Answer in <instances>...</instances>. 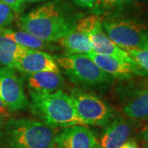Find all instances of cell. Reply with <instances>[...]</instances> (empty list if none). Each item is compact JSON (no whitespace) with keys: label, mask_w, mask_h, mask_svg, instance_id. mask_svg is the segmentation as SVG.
Returning a JSON list of instances; mask_svg holds the SVG:
<instances>
[{"label":"cell","mask_w":148,"mask_h":148,"mask_svg":"<svg viewBox=\"0 0 148 148\" xmlns=\"http://www.w3.org/2000/svg\"><path fill=\"white\" fill-rule=\"evenodd\" d=\"M79 18L61 0H53L22 15L19 26L22 31L51 43L72 32Z\"/></svg>","instance_id":"obj_1"},{"label":"cell","mask_w":148,"mask_h":148,"mask_svg":"<svg viewBox=\"0 0 148 148\" xmlns=\"http://www.w3.org/2000/svg\"><path fill=\"white\" fill-rule=\"evenodd\" d=\"M55 128L32 119H9L0 138L4 148H54Z\"/></svg>","instance_id":"obj_2"},{"label":"cell","mask_w":148,"mask_h":148,"mask_svg":"<svg viewBox=\"0 0 148 148\" xmlns=\"http://www.w3.org/2000/svg\"><path fill=\"white\" fill-rule=\"evenodd\" d=\"M32 113L49 126L66 127L74 125L87 126L77 114L73 101L61 90L52 93H38L30 90Z\"/></svg>","instance_id":"obj_3"},{"label":"cell","mask_w":148,"mask_h":148,"mask_svg":"<svg viewBox=\"0 0 148 148\" xmlns=\"http://www.w3.org/2000/svg\"><path fill=\"white\" fill-rule=\"evenodd\" d=\"M102 27L107 36L123 50L145 49L148 27L142 21L114 14L103 18Z\"/></svg>","instance_id":"obj_4"},{"label":"cell","mask_w":148,"mask_h":148,"mask_svg":"<svg viewBox=\"0 0 148 148\" xmlns=\"http://www.w3.org/2000/svg\"><path fill=\"white\" fill-rule=\"evenodd\" d=\"M55 61L70 81L86 86H98L110 83L113 77L105 73L86 54H66Z\"/></svg>","instance_id":"obj_5"},{"label":"cell","mask_w":148,"mask_h":148,"mask_svg":"<svg viewBox=\"0 0 148 148\" xmlns=\"http://www.w3.org/2000/svg\"><path fill=\"white\" fill-rule=\"evenodd\" d=\"M70 97L77 114L86 125L106 127L115 118L114 109L92 93L74 89Z\"/></svg>","instance_id":"obj_6"},{"label":"cell","mask_w":148,"mask_h":148,"mask_svg":"<svg viewBox=\"0 0 148 148\" xmlns=\"http://www.w3.org/2000/svg\"><path fill=\"white\" fill-rule=\"evenodd\" d=\"M103 18L99 14L81 17L76 26L88 35L93 52L121 59H131L127 51L119 47L107 36L102 27Z\"/></svg>","instance_id":"obj_7"},{"label":"cell","mask_w":148,"mask_h":148,"mask_svg":"<svg viewBox=\"0 0 148 148\" xmlns=\"http://www.w3.org/2000/svg\"><path fill=\"white\" fill-rule=\"evenodd\" d=\"M0 99L9 111L25 110L29 106L22 80L12 69L0 67Z\"/></svg>","instance_id":"obj_8"},{"label":"cell","mask_w":148,"mask_h":148,"mask_svg":"<svg viewBox=\"0 0 148 148\" xmlns=\"http://www.w3.org/2000/svg\"><path fill=\"white\" fill-rule=\"evenodd\" d=\"M86 55L105 73L113 77L121 80L131 79L134 77H145L147 73L138 64L131 59H121L96 53L93 51L86 53Z\"/></svg>","instance_id":"obj_9"},{"label":"cell","mask_w":148,"mask_h":148,"mask_svg":"<svg viewBox=\"0 0 148 148\" xmlns=\"http://www.w3.org/2000/svg\"><path fill=\"white\" fill-rule=\"evenodd\" d=\"M54 148H100L93 132L84 125L64 127L56 134Z\"/></svg>","instance_id":"obj_10"},{"label":"cell","mask_w":148,"mask_h":148,"mask_svg":"<svg viewBox=\"0 0 148 148\" xmlns=\"http://www.w3.org/2000/svg\"><path fill=\"white\" fill-rule=\"evenodd\" d=\"M15 69L23 74L40 72H60L59 67L50 54L40 50L30 49L16 60Z\"/></svg>","instance_id":"obj_11"},{"label":"cell","mask_w":148,"mask_h":148,"mask_svg":"<svg viewBox=\"0 0 148 148\" xmlns=\"http://www.w3.org/2000/svg\"><path fill=\"white\" fill-rule=\"evenodd\" d=\"M134 131L133 123L122 116L115 117L106 127L99 142L100 148H120L131 138Z\"/></svg>","instance_id":"obj_12"},{"label":"cell","mask_w":148,"mask_h":148,"mask_svg":"<svg viewBox=\"0 0 148 148\" xmlns=\"http://www.w3.org/2000/svg\"><path fill=\"white\" fill-rule=\"evenodd\" d=\"M30 90L38 93H52L60 89L64 79L60 72H40L24 74Z\"/></svg>","instance_id":"obj_13"},{"label":"cell","mask_w":148,"mask_h":148,"mask_svg":"<svg viewBox=\"0 0 148 148\" xmlns=\"http://www.w3.org/2000/svg\"><path fill=\"white\" fill-rule=\"evenodd\" d=\"M122 112L131 119H148V88L133 90L122 106Z\"/></svg>","instance_id":"obj_14"},{"label":"cell","mask_w":148,"mask_h":148,"mask_svg":"<svg viewBox=\"0 0 148 148\" xmlns=\"http://www.w3.org/2000/svg\"><path fill=\"white\" fill-rule=\"evenodd\" d=\"M58 42L67 54H86L92 51L88 35L77 26L68 35L61 38Z\"/></svg>","instance_id":"obj_15"},{"label":"cell","mask_w":148,"mask_h":148,"mask_svg":"<svg viewBox=\"0 0 148 148\" xmlns=\"http://www.w3.org/2000/svg\"><path fill=\"white\" fill-rule=\"evenodd\" d=\"M0 34L12 40L23 47L32 50H53L55 47L50 42H46L24 31H12L10 29H0Z\"/></svg>","instance_id":"obj_16"},{"label":"cell","mask_w":148,"mask_h":148,"mask_svg":"<svg viewBox=\"0 0 148 148\" xmlns=\"http://www.w3.org/2000/svg\"><path fill=\"white\" fill-rule=\"evenodd\" d=\"M29 50L0 34V64L2 67L15 69L16 60Z\"/></svg>","instance_id":"obj_17"},{"label":"cell","mask_w":148,"mask_h":148,"mask_svg":"<svg viewBox=\"0 0 148 148\" xmlns=\"http://www.w3.org/2000/svg\"><path fill=\"white\" fill-rule=\"evenodd\" d=\"M134 0H97L93 8L95 13L101 15V13L104 12L121 8L131 3Z\"/></svg>","instance_id":"obj_18"},{"label":"cell","mask_w":148,"mask_h":148,"mask_svg":"<svg viewBox=\"0 0 148 148\" xmlns=\"http://www.w3.org/2000/svg\"><path fill=\"white\" fill-rule=\"evenodd\" d=\"M134 62L148 75V49H139L127 51Z\"/></svg>","instance_id":"obj_19"},{"label":"cell","mask_w":148,"mask_h":148,"mask_svg":"<svg viewBox=\"0 0 148 148\" xmlns=\"http://www.w3.org/2000/svg\"><path fill=\"white\" fill-rule=\"evenodd\" d=\"M14 19V12L10 7L0 1V29L11 24Z\"/></svg>","instance_id":"obj_20"},{"label":"cell","mask_w":148,"mask_h":148,"mask_svg":"<svg viewBox=\"0 0 148 148\" xmlns=\"http://www.w3.org/2000/svg\"><path fill=\"white\" fill-rule=\"evenodd\" d=\"M3 2L7 5H8L15 13L21 12L25 8L24 0H0Z\"/></svg>","instance_id":"obj_21"},{"label":"cell","mask_w":148,"mask_h":148,"mask_svg":"<svg viewBox=\"0 0 148 148\" xmlns=\"http://www.w3.org/2000/svg\"><path fill=\"white\" fill-rule=\"evenodd\" d=\"M137 138L139 141L143 142V143H148V123H147L139 131Z\"/></svg>","instance_id":"obj_22"},{"label":"cell","mask_w":148,"mask_h":148,"mask_svg":"<svg viewBox=\"0 0 148 148\" xmlns=\"http://www.w3.org/2000/svg\"><path fill=\"white\" fill-rule=\"evenodd\" d=\"M97 0H73L74 3L82 8H93Z\"/></svg>","instance_id":"obj_23"},{"label":"cell","mask_w":148,"mask_h":148,"mask_svg":"<svg viewBox=\"0 0 148 148\" xmlns=\"http://www.w3.org/2000/svg\"><path fill=\"white\" fill-rule=\"evenodd\" d=\"M120 148H139L138 142L134 138H130L128 139L127 142L123 143Z\"/></svg>","instance_id":"obj_24"},{"label":"cell","mask_w":148,"mask_h":148,"mask_svg":"<svg viewBox=\"0 0 148 148\" xmlns=\"http://www.w3.org/2000/svg\"><path fill=\"white\" fill-rule=\"evenodd\" d=\"M0 116L5 119L9 117V110L1 99H0Z\"/></svg>","instance_id":"obj_25"},{"label":"cell","mask_w":148,"mask_h":148,"mask_svg":"<svg viewBox=\"0 0 148 148\" xmlns=\"http://www.w3.org/2000/svg\"><path fill=\"white\" fill-rule=\"evenodd\" d=\"M5 118L0 116V138H1L2 133H3V127L5 125Z\"/></svg>","instance_id":"obj_26"},{"label":"cell","mask_w":148,"mask_h":148,"mask_svg":"<svg viewBox=\"0 0 148 148\" xmlns=\"http://www.w3.org/2000/svg\"><path fill=\"white\" fill-rule=\"evenodd\" d=\"M141 87H145V88H148V79H146L141 82Z\"/></svg>","instance_id":"obj_27"},{"label":"cell","mask_w":148,"mask_h":148,"mask_svg":"<svg viewBox=\"0 0 148 148\" xmlns=\"http://www.w3.org/2000/svg\"><path fill=\"white\" fill-rule=\"evenodd\" d=\"M25 3H37V2H43V1H46V0H24Z\"/></svg>","instance_id":"obj_28"},{"label":"cell","mask_w":148,"mask_h":148,"mask_svg":"<svg viewBox=\"0 0 148 148\" xmlns=\"http://www.w3.org/2000/svg\"><path fill=\"white\" fill-rule=\"evenodd\" d=\"M145 49H148V37H147V42H146V46H145Z\"/></svg>","instance_id":"obj_29"},{"label":"cell","mask_w":148,"mask_h":148,"mask_svg":"<svg viewBox=\"0 0 148 148\" xmlns=\"http://www.w3.org/2000/svg\"><path fill=\"white\" fill-rule=\"evenodd\" d=\"M143 147L148 148V143H144V145H143Z\"/></svg>","instance_id":"obj_30"}]
</instances>
